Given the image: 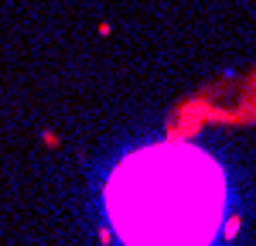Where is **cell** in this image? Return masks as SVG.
I'll return each mask as SVG.
<instances>
[{
	"label": "cell",
	"instance_id": "cell-1",
	"mask_svg": "<svg viewBox=\"0 0 256 246\" xmlns=\"http://www.w3.org/2000/svg\"><path fill=\"white\" fill-rule=\"evenodd\" d=\"M106 205L130 246H208L222 226L226 188L202 150L164 144L120 164Z\"/></svg>",
	"mask_w": 256,
	"mask_h": 246
}]
</instances>
